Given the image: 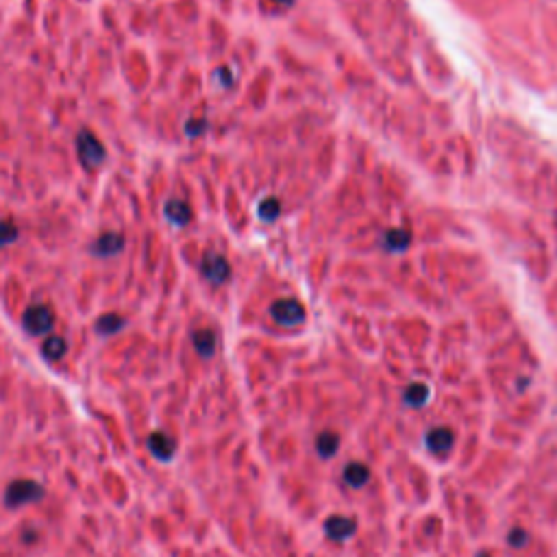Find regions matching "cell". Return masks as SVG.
Wrapping results in <instances>:
<instances>
[{"label": "cell", "instance_id": "obj_1", "mask_svg": "<svg viewBox=\"0 0 557 557\" xmlns=\"http://www.w3.org/2000/svg\"><path fill=\"white\" fill-rule=\"evenodd\" d=\"M46 497V490L40 481L35 479H16L7 485L5 490V505L9 509H18V507H24V505H31V503H38Z\"/></svg>", "mask_w": 557, "mask_h": 557}, {"label": "cell", "instance_id": "obj_2", "mask_svg": "<svg viewBox=\"0 0 557 557\" xmlns=\"http://www.w3.org/2000/svg\"><path fill=\"white\" fill-rule=\"evenodd\" d=\"M77 155H79L81 166L87 170H96L104 159H107V151L100 144V139L87 129H83L77 135Z\"/></svg>", "mask_w": 557, "mask_h": 557}, {"label": "cell", "instance_id": "obj_3", "mask_svg": "<svg viewBox=\"0 0 557 557\" xmlns=\"http://www.w3.org/2000/svg\"><path fill=\"white\" fill-rule=\"evenodd\" d=\"M22 327L28 335H46L55 327V311L44 303H35L22 313Z\"/></svg>", "mask_w": 557, "mask_h": 557}, {"label": "cell", "instance_id": "obj_4", "mask_svg": "<svg viewBox=\"0 0 557 557\" xmlns=\"http://www.w3.org/2000/svg\"><path fill=\"white\" fill-rule=\"evenodd\" d=\"M270 313L276 325L281 327H296L305 320V309L298 301L294 298H281V301H274L272 307H270Z\"/></svg>", "mask_w": 557, "mask_h": 557}, {"label": "cell", "instance_id": "obj_5", "mask_svg": "<svg viewBox=\"0 0 557 557\" xmlns=\"http://www.w3.org/2000/svg\"><path fill=\"white\" fill-rule=\"evenodd\" d=\"M200 270L205 274V278H209L212 283L220 286L225 283L229 274H231V268H229V261L222 257V255H216V253H207L202 264H200Z\"/></svg>", "mask_w": 557, "mask_h": 557}, {"label": "cell", "instance_id": "obj_6", "mask_svg": "<svg viewBox=\"0 0 557 557\" xmlns=\"http://www.w3.org/2000/svg\"><path fill=\"white\" fill-rule=\"evenodd\" d=\"M357 531V525L353 518L348 516H331L325 522V534L333 540V542H344L348 540L353 534Z\"/></svg>", "mask_w": 557, "mask_h": 557}, {"label": "cell", "instance_id": "obj_7", "mask_svg": "<svg viewBox=\"0 0 557 557\" xmlns=\"http://www.w3.org/2000/svg\"><path fill=\"white\" fill-rule=\"evenodd\" d=\"M148 450L161 462H170L177 450V442H174L166 431H153L148 436Z\"/></svg>", "mask_w": 557, "mask_h": 557}, {"label": "cell", "instance_id": "obj_8", "mask_svg": "<svg viewBox=\"0 0 557 557\" xmlns=\"http://www.w3.org/2000/svg\"><path fill=\"white\" fill-rule=\"evenodd\" d=\"M453 442H455V433H453V429H448V427H433L425 438L427 448L431 453H436V455H444V453H448L453 448Z\"/></svg>", "mask_w": 557, "mask_h": 557}, {"label": "cell", "instance_id": "obj_9", "mask_svg": "<svg viewBox=\"0 0 557 557\" xmlns=\"http://www.w3.org/2000/svg\"><path fill=\"white\" fill-rule=\"evenodd\" d=\"M124 249V237L118 231H107L102 233L96 242H94V253L98 257H116L120 251Z\"/></svg>", "mask_w": 557, "mask_h": 557}, {"label": "cell", "instance_id": "obj_10", "mask_svg": "<svg viewBox=\"0 0 557 557\" xmlns=\"http://www.w3.org/2000/svg\"><path fill=\"white\" fill-rule=\"evenodd\" d=\"M163 216L168 218L170 225L174 227H185L192 218V209L185 200L181 198H170L166 205H163Z\"/></svg>", "mask_w": 557, "mask_h": 557}, {"label": "cell", "instance_id": "obj_11", "mask_svg": "<svg viewBox=\"0 0 557 557\" xmlns=\"http://www.w3.org/2000/svg\"><path fill=\"white\" fill-rule=\"evenodd\" d=\"M192 344L200 357H212L216 353V333L212 329H198L192 335Z\"/></svg>", "mask_w": 557, "mask_h": 557}, {"label": "cell", "instance_id": "obj_12", "mask_svg": "<svg viewBox=\"0 0 557 557\" xmlns=\"http://www.w3.org/2000/svg\"><path fill=\"white\" fill-rule=\"evenodd\" d=\"M370 479V468L362 462H351L344 468V481L351 487H364Z\"/></svg>", "mask_w": 557, "mask_h": 557}, {"label": "cell", "instance_id": "obj_13", "mask_svg": "<svg viewBox=\"0 0 557 557\" xmlns=\"http://www.w3.org/2000/svg\"><path fill=\"white\" fill-rule=\"evenodd\" d=\"M67 353V342L61 335H48L42 344V355L48 362H59Z\"/></svg>", "mask_w": 557, "mask_h": 557}, {"label": "cell", "instance_id": "obj_14", "mask_svg": "<svg viewBox=\"0 0 557 557\" xmlns=\"http://www.w3.org/2000/svg\"><path fill=\"white\" fill-rule=\"evenodd\" d=\"M340 448V436L335 431H323L316 438V450L325 460H331Z\"/></svg>", "mask_w": 557, "mask_h": 557}, {"label": "cell", "instance_id": "obj_15", "mask_svg": "<svg viewBox=\"0 0 557 557\" xmlns=\"http://www.w3.org/2000/svg\"><path fill=\"white\" fill-rule=\"evenodd\" d=\"M124 325H126L124 318L118 316V313H104V316L96 320V331L100 335H116L118 331L124 329Z\"/></svg>", "mask_w": 557, "mask_h": 557}, {"label": "cell", "instance_id": "obj_16", "mask_svg": "<svg viewBox=\"0 0 557 557\" xmlns=\"http://www.w3.org/2000/svg\"><path fill=\"white\" fill-rule=\"evenodd\" d=\"M429 399V388L425 383H411V386L403 392V401L411 407H423Z\"/></svg>", "mask_w": 557, "mask_h": 557}, {"label": "cell", "instance_id": "obj_17", "mask_svg": "<svg viewBox=\"0 0 557 557\" xmlns=\"http://www.w3.org/2000/svg\"><path fill=\"white\" fill-rule=\"evenodd\" d=\"M18 239V227L11 220H0V247H9Z\"/></svg>", "mask_w": 557, "mask_h": 557}, {"label": "cell", "instance_id": "obj_18", "mask_svg": "<svg viewBox=\"0 0 557 557\" xmlns=\"http://www.w3.org/2000/svg\"><path fill=\"white\" fill-rule=\"evenodd\" d=\"M259 216H261V220H266V222H270V220H274V218L278 216V202H276V198H266V200L259 205Z\"/></svg>", "mask_w": 557, "mask_h": 557}, {"label": "cell", "instance_id": "obj_19", "mask_svg": "<svg viewBox=\"0 0 557 557\" xmlns=\"http://www.w3.org/2000/svg\"><path fill=\"white\" fill-rule=\"evenodd\" d=\"M507 542H509V546H514V548H522V546H527V542H529V534H527L525 529H520V527H514V529L507 534Z\"/></svg>", "mask_w": 557, "mask_h": 557}, {"label": "cell", "instance_id": "obj_20", "mask_svg": "<svg viewBox=\"0 0 557 557\" xmlns=\"http://www.w3.org/2000/svg\"><path fill=\"white\" fill-rule=\"evenodd\" d=\"M188 135H200L202 131L200 129H205V122H188Z\"/></svg>", "mask_w": 557, "mask_h": 557}, {"label": "cell", "instance_id": "obj_21", "mask_svg": "<svg viewBox=\"0 0 557 557\" xmlns=\"http://www.w3.org/2000/svg\"><path fill=\"white\" fill-rule=\"evenodd\" d=\"M272 3H274V5H290L292 0H272Z\"/></svg>", "mask_w": 557, "mask_h": 557}, {"label": "cell", "instance_id": "obj_22", "mask_svg": "<svg viewBox=\"0 0 557 557\" xmlns=\"http://www.w3.org/2000/svg\"><path fill=\"white\" fill-rule=\"evenodd\" d=\"M477 557H490V555H487V553H479Z\"/></svg>", "mask_w": 557, "mask_h": 557}]
</instances>
